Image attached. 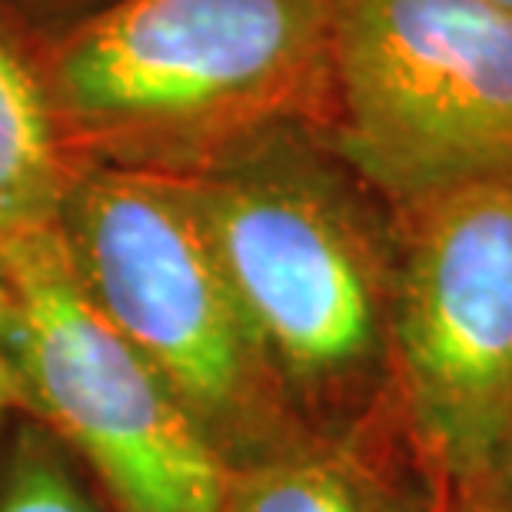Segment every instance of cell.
Listing matches in <instances>:
<instances>
[{
  "label": "cell",
  "instance_id": "cell-11",
  "mask_svg": "<svg viewBox=\"0 0 512 512\" xmlns=\"http://www.w3.org/2000/svg\"><path fill=\"white\" fill-rule=\"evenodd\" d=\"M489 489H493L499 512H512V449L506 453L503 466L496 469V476H493V483H489Z\"/></svg>",
  "mask_w": 512,
  "mask_h": 512
},
{
  "label": "cell",
  "instance_id": "cell-3",
  "mask_svg": "<svg viewBox=\"0 0 512 512\" xmlns=\"http://www.w3.org/2000/svg\"><path fill=\"white\" fill-rule=\"evenodd\" d=\"M333 0H120L60 40L47 97L107 140L217 150L326 94Z\"/></svg>",
  "mask_w": 512,
  "mask_h": 512
},
{
  "label": "cell",
  "instance_id": "cell-2",
  "mask_svg": "<svg viewBox=\"0 0 512 512\" xmlns=\"http://www.w3.org/2000/svg\"><path fill=\"white\" fill-rule=\"evenodd\" d=\"M57 227L94 306L230 466L313 443L243 320L187 180L90 170L70 180Z\"/></svg>",
  "mask_w": 512,
  "mask_h": 512
},
{
  "label": "cell",
  "instance_id": "cell-10",
  "mask_svg": "<svg viewBox=\"0 0 512 512\" xmlns=\"http://www.w3.org/2000/svg\"><path fill=\"white\" fill-rule=\"evenodd\" d=\"M7 326H10V300H7V280L0 270V453H4V433L7 419L17 399V383H14V366H10V350H7Z\"/></svg>",
  "mask_w": 512,
  "mask_h": 512
},
{
  "label": "cell",
  "instance_id": "cell-12",
  "mask_svg": "<svg viewBox=\"0 0 512 512\" xmlns=\"http://www.w3.org/2000/svg\"><path fill=\"white\" fill-rule=\"evenodd\" d=\"M489 4H496V7H506V10H512V0H489Z\"/></svg>",
  "mask_w": 512,
  "mask_h": 512
},
{
  "label": "cell",
  "instance_id": "cell-9",
  "mask_svg": "<svg viewBox=\"0 0 512 512\" xmlns=\"http://www.w3.org/2000/svg\"><path fill=\"white\" fill-rule=\"evenodd\" d=\"M383 512H499V506L489 486L469 489L433 483L423 473H416L403 456V466L393 476H386Z\"/></svg>",
  "mask_w": 512,
  "mask_h": 512
},
{
  "label": "cell",
  "instance_id": "cell-1",
  "mask_svg": "<svg viewBox=\"0 0 512 512\" xmlns=\"http://www.w3.org/2000/svg\"><path fill=\"white\" fill-rule=\"evenodd\" d=\"M270 133L187 180L203 227L300 423L386 416L396 429L393 237Z\"/></svg>",
  "mask_w": 512,
  "mask_h": 512
},
{
  "label": "cell",
  "instance_id": "cell-7",
  "mask_svg": "<svg viewBox=\"0 0 512 512\" xmlns=\"http://www.w3.org/2000/svg\"><path fill=\"white\" fill-rule=\"evenodd\" d=\"M67 187L47 87L0 40V240L57 227Z\"/></svg>",
  "mask_w": 512,
  "mask_h": 512
},
{
  "label": "cell",
  "instance_id": "cell-6",
  "mask_svg": "<svg viewBox=\"0 0 512 512\" xmlns=\"http://www.w3.org/2000/svg\"><path fill=\"white\" fill-rule=\"evenodd\" d=\"M17 399L124 512H223L230 459L167 380L97 310L60 227L0 240Z\"/></svg>",
  "mask_w": 512,
  "mask_h": 512
},
{
  "label": "cell",
  "instance_id": "cell-8",
  "mask_svg": "<svg viewBox=\"0 0 512 512\" xmlns=\"http://www.w3.org/2000/svg\"><path fill=\"white\" fill-rule=\"evenodd\" d=\"M386 476L343 443H313L233 466L223 512H383Z\"/></svg>",
  "mask_w": 512,
  "mask_h": 512
},
{
  "label": "cell",
  "instance_id": "cell-4",
  "mask_svg": "<svg viewBox=\"0 0 512 512\" xmlns=\"http://www.w3.org/2000/svg\"><path fill=\"white\" fill-rule=\"evenodd\" d=\"M340 157L396 207L512 183V10L489 0H333Z\"/></svg>",
  "mask_w": 512,
  "mask_h": 512
},
{
  "label": "cell",
  "instance_id": "cell-5",
  "mask_svg": "<svg viewBox=\"0 0 512 512\" xmlns=\"http://www.w3.org/2000/svg\"><path fill=\"white\" fill-rule=\"evenodd\" d=\"M399 446L443 486H489L512 449V183L396 207Z\"/></svg>",
  "mask_w": 512,
  "mask_h": 512
}]
</instances>
